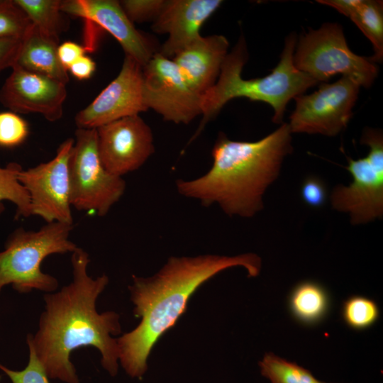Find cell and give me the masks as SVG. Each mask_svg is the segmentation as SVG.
I'll return each instance as SVG.
<instances>
[{
  "instance_id": "cell-1",
  "label": "cell",
  "mask_w": 383,
  "mask_h": 383,
  "mask_svg": "<svg viewBox=\"0 0 383 383\" xmlns=\"http://www.w3.org/2000/svg\"><path fill=\"white\" fill-rule=\"evenodd\" d=\"M89 262L82 248L72 252V280L57 292L45 293L38 331L26 337L48 377L65 383H79L70 357L80 348L97 349L101 365L111 376L118 371L119 350L113 335L121 333L120 316L113 311H97L96 301L109 277L89 276Z\"/></svg>"
},
{
  "instance_id": "cell-2",
  "label": "cell",
  "mask_w": 383,
  "mask_h": 383,
  "mask_svg": "<svg viewBox=\"0 0 383 383\" xmlns=\"http://www.w3.org/2000/svg\"><path fill=\"white\" fill-rule=\"evenodd\" d=\"M261 258L254 253L235 256L200 255L171 257L154 275H133L128 287L133 314L138 325L117 338L119 363L132 378H141L148 370V359L159 338L186 311L188 301L204 282L219 272L243 267L248 277H257Z\"/></svg>"
},
{
  "instance_id": "cell-3",
  "label": "cell",
  "mask_w": 383,
  "mask_h": 383,
  "mask_svg": "<svg viewBox=\"0 0 383 383\" xmlns=\"http://www.w3.org/2000/svg\"><path fill=\"white\" fill-rule=\"evenodd\" d=\"M292 151L288 123L254 142L219 135L210 170L193 179L176 182L182 196L201 205L218 204L229 216L250 218L263 208V196L278 177L284 158Z\"/></svg>"
},
{
  "instance_id": "cell-4",
  "label": "cell",
  "mask_w": 383,
  "mask_h": 383,
  "mask_svg": "<svg viewBox=\"0 0 383 383\" xmlns=\"http://www.w3.org/2000/svg\"><path fill=\"white\" fill-rule=\"evenodd\" d=\"M296 44V36L289 35L285 40L280 60L270 74L244 79L241 72L248 52L244 39L241 38L226 55L216 83L201 95L203 118L193 139L228 101L237 97L270 104L274 109L273 122L280 123L288 102L318 83L295 67L293 56Z\"/></svg>"
},
{
  "instance_id": "cell-5",
  "label": "cell",
  "mask_w": 383,
  "mask_h": 383,
  "mask_svg": "<svg viewBox=\"0 0 383 383\" xmlns=\"http://www.w3.org/2000/svg\"><path fill=\"white\" fill-rule=\"evenodd\" d=\"M72 228L73 224L52 222L38 231L15 230L0 251V294L6 285L20 294L56 291L57 279L40 266L48 256L72 253L78 248L69 238Z\"/></svg>"
},
{
  "instance_id": "cell-6",
  "label": "cell",
  "mask_w": 383,
  "mask_h": 383,
  "mask_svg": "<svg viewBox=\"0 0 383 383\" xmlns=\"http://www.w3.org/2000/svg\"><path fill=\"white\" fill-rule=\"evenodd\" d=\"M293 61L298 70L317 82L342 74L368 88L378 73L373 62L350 50L341 26L336 23H326L300 37Z\"/></svg>"
},
{
  "instance_id": "cell-7",
  "label": "cell",
  "mask_w": 383,
  "mask_h": 383,
  "mask_svg": "<svg viewBox=\"0 0 383 383\" xmlns=\"http://www.w3.org/2000/svg\"><path fill=\"white\" fill-rule=\"evenodd\" d=\"M72 207L106 216L122 197L126 182L101 163L96 128H77L69 160Z\"/></svg>"
},
{
  "instance_id": "cell-8",
  "label": "cell",
  "mask_w": 383,
  "mask_h": 383,
  "mask_svg": "<svg viewBox=\"0 0 383 383\" xmlns=\"http://www.w3.org/2000/svg\"><path fill=\"white\" fill-rule=\"evenodd\" d=\"M361 143L370 148L363 158H348L345 167L353 181L336 186L331 194L333 208L349 215L353 225L367 223L383 215V138L379 131L367 129Z\"/></svg>"
},
{
  "instance_id": "cell-9",
  "label": "cell",
  "mask_w": 383,
  "mask_h": 383,
  "mask_svg": "<svg viewBox=\"0 0 383 383\" xmlns=\"http://www.w3.org/2000/svg\"><path fill=\"white\" fill-rule=\"evenodd\" d=\"M360 87L352 79L342 76L333 83H323L311 94L296 96L288 123L291 133L338 135L353 116Z\"/></svg>"
},
{
  "instance_id": "cell-10",
  "label": "cell",
  "mask_w": 383,
  "mask_h": 383,
  "mask_svg": "<svg viewBox=\"0 0 383 383\" xmlns=\"http://www.w3.org/2000/svg\"><path fill=\"white\" fill-rule=\"evenodd\" d=\"M74 143V138L66 139L52 160L22 169L18 174V181L29 195L32 216L46 223H73L68 165Z\"/></svg>"
},
{
  "instance_id": "cell-11",
  "label": "cell",
  "mask_w": 383,
  "mask_h": 383,
  "mask_svg": "<svg viewBox=\"0 0 383 383\" xmlns=\"http://www.w3.org/2000/svg\"><path fill=\"white\" fill-rule=\"evenodd\" d=\"M145 105L167 121L187 124L201 115V95L187 84L172 59L155 52L143 67Z\"/></svg>"
},
{
  "instance_id": "cell-12",
  "label": "cell",
  "mask_w": 383,
  "mask_h": 383,
  "mask_svg": "<svg viewBox=\"0 0 383 383\" xmlns=\"http://www.w3.org/2000/svg\"><path fill=\"white\" fill-rule=\"evenodd\" d=\"M147 110L143 67L131 57L125 55L117 77L77 113L74 120L78 128H97Z\"/></svg>"
},
{
  "instance_id": "cell-13",
  "label": "cell",
  "mask_w": 383,
  "mask_h": 383,
  "mask_svg": "<svg viewBox=\"0 0 383 383\" xmlns=\"http://www.w3.org/2000/svg\"><path fill=\"white\" fill-rule=\"evenodd\" d=\"M96 129L101 163L114 175L122 177L139 169L155 151L152 130L139 115Z\"/></svg>"
},
{
  "instance_id": "cell-14",
  "label": "cell",
  "mask_w": 383,
  "mask_h": 383,
  "mask_svg": "<svg viewBox=\"0 0 383 383\" xmlns=\"http://www.w3.org/2000/svg\"><path fill=\"white\" fill-rule=\"evenodd\" d=\"M11 69L0 89L1 104L16 113H40L50 122L61 118L66 84L17 66Z\"/></svg>"
},
{
  "instance_id": "cell-15",
  "label": "cell",
  "mask_w": 383,
  "mask_h": 383,
  "mask_svg": "<svg viewBox=\"0 0 383 383\" xmlns=\"http://www.w3.org/2000/svg\"><path fill=\"white\" fill-rule=\"evenodd\" d=\"M61 10L109 32L121 44L126 55L131 57L143 67L155 53L150 41L128 18L120 1L66 0L62 1Z\"/></svg>"
},
{
  "instance_id": "cell-16",
  "label": "cell",
  "mask_w": 383,
  "mask_h": 383,
  "mask_svg": "<svg viewBox=\"0 0 383 383\" xmlns=\"http://www.w3.org/2000/svg\"><path fill=\"white\" fill-rule=\"evenodd\" d=\"M221 0H170L153 21L152 29L168 38L158 52L169 59L201 36L204 23L218 9Z\"/></svg>"
},
{
  "instance_id": "cell-17",
  "label": "cell",
  "mask_w": 383,
  "mask_h": 383,
  "mask_svg": "<svg viewBox=\"0 0 383 383\" xmlns=\"http://www.w3.org/2000/svg\"><path fill=\"white\" fill-rule=\"evenodd\" d=\"M228 45L223 35H201L172 60L189 86L202 95L216 83Z\"/></svg>"
},
{
  "instance_id": "cell-18",
  "label": "cell",
  "mask_w": 383,
  "mask_h": 383,
  "mask_svg": "<svg viewBox=\"0 0 383 383\" xmlns=\"http://www.w3.org/2000/svg\"><path fill=\"white\" fill-rule=\"evenodd\" d=\"M58 45L59 40L44 34L32 24L22 39L21 49L13 66L66 84L69 76L59 60Z\"/></svg>"
},
{
  "instance_id": "cell-19",
  "label": "cell",
  "mask_w": 383,
  "mask_h": 383,
  "mask_svg": "<svg viewBox=\"0 0 383 383\" xmlns=\"http://www.w3.org/2000/svg\"><path fill=\"white\" fill-rule=\"evenodd\" d=\"M289 308L293 317L306 326L321 322L330 308L327 290L314 281H304L295 286L289 297Z\"/></svg>"
},
{
  "instance_id": "cell-20",
  "label": "cell",
  "mask_w": 383,
  "mask_h": 383,
  "mask_svg": "<svg viewBox=\"0 0 383 383\" xmlns=\"http://www.w3.org/2000/svg\"><path fill=\"white\" fill-rule=\"evenodd\" d=\"M348 17L370 40L374 51L372 62H380L383 57L382 1L356 0Z\"/></svg>"
},
{
  "instance_id": "cell-21",
  "label": "cell",
  "mask_w": 383,
  "mask_h": 383,
  "mask_svg": "<svg viewBox=\"0 0 383 383\" xmlns=\"http://www.w3.org/2000/svg\"><path fill=\"white\" fill-rule=\"evenodd\" d=\"M32 24L48 36L59 40L65 29L60 0H13Z\"/></svg>"
},
{
  "instance_id": "cell-22",
  "label": "cell",
  "mask_w": 383,
  "mask_h": 383,
  "mask_svg": "<svg viewBox=\"0 0 383 383\" xmlns=\"http://www.w3.org/2000/svg\"><path fill=\"white\" fill-rule=\"evenodd\" d=\"M21 170V166L16 162L0 167V214L4 209L3 202L9 201L16 206V218L32 216L29 195L18 181Z\"/></svg>"
},
{
  "instance_id": "cell-23",
  "label": "cell",
  "mask_w": 383,
  "mask_h": 383,
  "mask_svg": "<svg viewBox=\"0 0 383 383\" xmlns=\"http://www.w3.org/2000/svg\"><path fill=\"white\" fill-rule=\"evenodd\" d=\"M259 367L261 374L270 383H316L318 380L309 370L272 353L264 355Z\"/></svg>"
},
{
  "instance_id": "cell-24",
  "label": "cell",
  "mask_w": 383,
  "mask_h": 383,
  "mask_svg": "<svg viewBox=\"0 0 383 383\" xmlns=\"http://www.w3.org/2000/svg\"><path fill=\"white\" fill-rule=\"evenodd\" d=\"M342 316L350 328L361 331L373 326L379 316L377 303L365 296L354 295L343 304Z\"/></svg>"
},
{
  "instance_id": "cell-25",
  "label": "cell",
  "mask_w": 383,
  "mask_h": 383,
  "mask_svg": "<svg viewBox=\"0 0 383 383\" xmlns=\"http://www.w3.org/2000/svg\"><path fill=\"white\" fill-rule=\"evenodd\" d=\"M32 23L13 0H8L0 8V39L22 40L29 30Z\"/></svg>"
},
{
  "instance_id": "cell-26",
  "label": "cell",
  "mask_w": 383,
  "mask_h": 383,
  "mask_svg": "<svg viewBox=\"0 0 383 383\" xmlns=\"http://www.w3.org/2000/svg\"><path fill=\"white\" fill-rule=\"evenodd\" d=\"M29 128L27 122L13 111L0 112V147L13 148L27 138Z\"/></svg>"
},
{
  "instance_id": "cell-27",
  "label": "cell",
  "mask_w": 383,
  "mask_h": 383,
  "mask_svg": "<svg viewBox=\"0 0 383 383\" xmlns=\"http://www.w3.org/2000/svg\"><path fill=\"white\" fill-rule=\"evenodd\" d=\"M28 345L29 359L26 367L22 370H13L0 363V370L11 379L12 383H50L43 367L38 360L31 345Z\"/></svg>"
},
{
  "instance_id": "cell-28",
  "label": "cell",
  "mask_w": 383,
  "mask_h": 383,
  "mask_svg": "<svg viewBox=\"0 0 383 383\" xmlns=\"http://www.w3.org/2000/svg\"><path fill=\"white\" fill-rule=\"evenodd\" d=\"M165 0H124L121 6L132 23L155 21L161 12Z\"/></svg>"
},
{
  "instance_id": "cell-29",
  "label": "cell",
  "mask_w": 383,
  "mask_h": 383,
  "mask_svg": "<svg viewBox=\"0 0 383 383\" xmlns=\"http://www.w3.org/2000/svg\"><path fill=\"white\" fill-rule=\"evenodd\" d=\"M301 196L308 206L320 208L325 204L328 196L326 184L316 176H309L302 183Z\"/></svg>"
},
{
  "instance_id": "cell-30",
  "label": "cell",
  "mask_w": 383,
  "mask_h": 383,
  "mask_svg": "<svg viewBox=\"0 0 383 383\" xmlns=\"http://www.w3.org/2000/svg\"><path fill=\"white\" fill-rule=\"evenodd\" d=\"M21 39H0V72L15 65L21 46Z\"/></svg>"
},
{
  "instance_id": "cell-31",
  "label": "cell",
  "mask_w": 383,
  "mask_h": 383,
  "mask_svg": "<svg viewBox=\"0 0 383 383\" xmlns=\"http://www.w3.org/2000/svg\"><path fill=\"white\" fill-rule=\"evenodd\" d=\"M87 50L85 46L75 42L65 41L59 44L57 56L62 66L67 71L75 61L85 55Z\"/></svg>"
},
{
  "instance_id": "cell-32",
  "label": "cell",
  "mask_w": 383,
  "mask_h": 383,
  "mask_svg": "<svg viewBox=\"0 0 383 383\" xmlns=\"http://www.w3.org/2000/svg\"><path fill=\"white\" fill-rule=\"evenodd\" d=\"M95 70V62L90 57L84 55L75 61L67 71L76 79L84 80L90 78Z\"/></svg>"
},
{
  "instance_id": "cell-33",
  "label": "cell",
  "mask_w": 383,
  "mask_h": 383,
  "mask_svg": "<svg viewBox=\"0 0 383 383\" xmlns=\"http://www.w3.org/2000/svg\"><path fill=\"white\" fill-rule=\"evenodd\" d=\"M7 1L8 0H0V8L2 7L4 4H6Z\"/></svg>"
},
{
  "instance_id": "cell-34",
  "label": "cell",
  "mask_w": 383,
  "mask_h": 383,
  "mask_svg": "<svg viewBox=\"0 0 383 383\" xmlns=\"http://www.w3.org/2000/svg\"><path fill=\"white\" fill-rule=\"evenodd\" d=\"M316 383H326V382H321L320 380H318Z\"/></svg>"
}]
</instances>
